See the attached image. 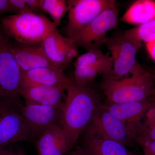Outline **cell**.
Here are the masks:
<instances>
[{"mask_svg":"<svg viewBox=\"0 0 155 155\" xmlns=\"http://www.w3.org/2000/svg\"><path fill=\"white\" fill-rule=\"evenodd\" d=\"M68 155H91L82 146H78L72 149Z\"/></svg>","mask_w":155,"mask_h":155,"instance_id":"obj_27","label":"cell"},{"mask_svg":"<svg viewBox=\"0 0 155 155\" xmlns=\"http://www.w3.org/2000/svg\"><path fill=\"white\" fill-rule=\"evenodd\" d=\"M146 48L151 58L155 61V39L147 43Z\"/></svg>","mask_w":155,"mask_h":155,"instance_id":"obj_28","label":"cell"},{"mask_svg":"<svg viewBox=\"0 0 155 155\" xmlns=\"http://www.w3.org/2000/svg\"><path fill=\"white\" fill-rule=\"evenodd\" d=\"M35 142L38 155H64L70 151L66 134L59 124L46 129Z\"/></svg>","mask_w":155,"mask_h":155,"instance_id":"obj_17","label":"cell"},{"mask_svg":"<svg viewBox=\"0 0 155 155\" xmlns=\"http://www.w3.org/2000/svg\"><path fill=\"white\" fill-rule=\"evenodd\" d=\"M14 155H25L21 151H15Z\"/></svg>","mask_w":155,"mask_h":155,"instance_id":"obj_30","label":"cell"},{"mask_svg":"<svg viewBox=\"0 0 155 155\" xmlns=\"http://www.w3.org/2000/svg\"><path fill=\"white\" fill-rule=\"evenodd\" d=\"M27 6L32 13L37 14L42 12L41 8V0H25Z\"/></svg>","mask_w":155,"mask_h":155,"instance_id":"obj_25","label":"cell"},{"mask_svg":"<svg viewBox=\"0 0 155 155\" xmlns=\"http://www.w3.org/2000/svg\"><path fill=\"white\" fill-rule=\"evenodd\" d=\"M67 3L68 21L63 31L69 38L84 28L106 9L116 5L114 0H69Z\"/></svg>","mask_w":155,"mask_h":155,"instance_id":"obj_8","label":"cell"},{"mask_svg":"<svg viewBox=\"0 0 155 155\" xmlns=\"http://www.w3.org/2000/svg\"><path fill=\"white\" fill-rule=\"evenodd\" d=\"M104 45L112 55V76L115 79H120L130 74L138 65L137 53L142 45L133 28L107 38Z\"/></svg>","mask_w":155,"mask_h":155,"instance_id":"obj_4","label":"cell"},{"mask_svg":"<svg viewBox=\"0 0 155 155\" xmlns=\"http://www.w3.org/2000/svg\"><path fill=\"white\" fill-rule=\"evenodd\" d=\"M101 104L99 92L91 83L81 84L69 77L59 124L65 132L70 150Z\"/></svg>","mask_w":155,"mask_h":155,"instance_id":"obj_1","label":"cell"},{"mask_svg":"<svg viewBox=\"0 0 155 155\" xmlns=\"http://www.w3.org/2000/svg\"><path fill=\"white\" fill-rule=\"evenodd\" d=\"M74 69V80L81 84H89L98 75H113V60L101 50L89 51L77 58Z\"/></svg>","mask_w":155,"mask_h":155,"instance_id":"obj_9","label":"cell"},{"mask_svg":"<svg viewBox=\"0 0 155 155\" xmlns=\"http://www.w3.org/2000/svg\"><path fill=\"white\" fill-rule=\"evenodd\" d=\"M119 10L117 5L106 9L71 39L77 47L87 51L101 50L107 34L118 23Z\"/></svg>","mask_w":155,"mask_h":155,"instance_id":"obj_7","label":"cell"},{"mask_svg":"<svg viewBox=\"0 0 155 155\" xmlns=\"http://www.w3.org/2000/svg\"><path fill=\"white\" fill-rule=\"evenodd\" d=\"M154 96L140 101L117 104L107 102L104 104L114 116L134 130L137 136L142 120Z\"/></svg>","mask_w":155,"mask_h":155,"instance_id":"obj_13","label":"cell"},{"mask_svg":"<svg viewBox=\"0 0 155 155\" xmlns=\"http://www.w3.org/2000/svg\"><path fill=\"white\" fill-rule=\"evenodd\" d=\"M133 28L142 41L147 43L155 39V19Z\"/></svg>","mask_w":155,"mask_h":155,"instance_id":"obj_22","label":"cell"},{"mask_svg":"<svg viewBox=\"0 0 155 155\" xmlns=\"http://www.w3.org/2000/svg\"><path fill=\"white\" fill-rule=\"evenodd\" d=\"M69 77L64 72L51 67L22 71L20 88L37 86H67Z\"/></svg>","mask_w":155,"mask_h":155,"instance_id":"obj_15","label":"cell"},{"mask_svg":"<svg viewBox=\"0 0 155 155\" xmlns=\"http://www.w3.org/2000/svg\"><path fill=\"white\" fill-rule=\"evenodd\" d=\"M22 105L0 100V147L28 141L21 114Z\"/></svg>","mask_w":155,"mask_h":155,"instance_id":"obj_10","label":"cell"},{"mask_svg":"<svg viewBox=\"0 0 155 155\" xmlns=\"http://www.w3.org/2000/svg\"><path fill=\"white\" fill-rule=\"evenodd\" d=\"M0 27L10 38L23 45L39 44L49 35L58 30L51 20L32 12L4 17Z\"/></svg>","mask_w":155,"mask_h":155,"instance_id":"obj_3","label":"cell"},{"mask_svg":"<svg viewBox=\"0 0 155 155\" xmlns=\"http://www.w3.org/2000/svg\"><path fill=\"white\" fill-rule=\"evenodd\" d=\"M83 133L84 137L110 140L125 146L137 138L135 131L114 116L102 104L97 108Z\"/></svg>","mask_w":155,"mask_h":155,"instance_id":"obj_5","label":"cell"},{"mask_svg":"<svg viewBox=\"0 0 155 155\" xmlns=\"http://www.w3.org/2000/svg\"><path fill=\"white\" fill-rule=\"evenodd\" d=\"M9 2L14 14L31 12L25 0H9Z\"/></svg>","mask_w":155,"mask_h":155,"instance_id":"obj_23","label":"cell"},{"mask_svg":"<svg viewBox=\"0 0 155 155\" xmlns=\"http://www.w3.org/2000/svg\"><path fill=\"white\" fill-rule=\"evenodd\" d=\"M152 74L153 78L155 84V73H151Z\"/></svg>","mask_w":155,"mask_h":155,"instance_id":"obj_31","label":"cell"},{"mask_svg":"<svg viewBox=\"0 0 155 155\" xmlns=\"http://www.w3.org/2000/svg\"><path fill=\"white\" fill-rule=\"evenodd\" d=\"M61 108L25 103L21 114L28 141H36L46 129L59 124Z\"/></svg>","mask_w":155,"mask_h":155,"instance_id":"obj_11","label":"cell"},{"mask_svg":"<svg viewBox=\"0 0 155 155\" xmlns=\"http://www.w3.org/2000/svg\"><path fill=\"white\" fill-rule=\"evenodd\" d=\"M130 77L115 79L112 75L103 77L101 87L107 102L123 103L144 101L155 96L152 74L139 64Z\"/></svg>","mask_w":155,"mask_h":155,"instance_id":"obj_2","label":"cell"},{"mask_svg":"<svg viewBox=\"0 0 155 155\" xmlns=\"http://www.w3.org/2000/svg\"><path fill=\"white\" fill-rule=\"evenodd\" d=\"M154 19L155 1L139 0L131 5L121 18V21L139 26Z\"/></svg>","mask_w":155,"mask_h":155,"instance_id":"obj_18","label":"cell"},{"mask_svg":"<svg viewBox=\"0 0 155 155\" xmlns=\"http://www.w3.org/2000/svg\"><path fill=\"white\" fill-rule=\"evenodd\" d=\"M155 140V96L137 130V138Z\"/></svg>","mask_w":155,"mask_h":155,"instance_id":"obj_20","label":"cell"},{"mask_svg":"<svg viewBox=\"0 0 155 155\" xmlns=\"http://www.w3.org/2000/svg\"><path fill=\"white\" fill-rule=\"evenodd\" d=\"M40 45L48 59L62 71L78 54V47L72 40L58 30L48 35Z\"/></svg>","mask_w":155,"mask_h":155,"instance_id":"obj_12","label":"cell"},{"mask_svg":"<svg viewBox=\"0 0 155 155\" xmlns=\"http://www.w3.org/2000/svg\"><path fill=\"white\" fill-rule=\"evenodd\" d=\"M67 86H37L20 88V96L25 103L62 108Z\"/></svg>","mask_w":155,"mask_h":155,"instance_id":"obj_16","label":"cell"},{"mask_svg":"<svg viewBox=\"0 0 155 155\" xmlns=\"http://www.w3.org/2000/svg\"><path fill=\"white\" fill-rule=\"evenodd\" d=\"M12 51L19 68L23 72L45 67L61 71L48 59L40 44H13Z\"/></svg>","mask_w":155,"mask_h":155,"instance_id":"obj_14","label":"cell"},{"mask_svg":"<svg viewBox=\"0 0 155 155\" xmlns=\"http://www.w3.org/2000/svg\"><path fill=\"white\" fill-rule=\"evenodd\" d=\"M82 146L91 155H133L124 145L110 140L84 137Z\"/></svg>","mask_w":155,"mask_h":155,"instance_id":"obj_19","label":"cell"},{"mask_svg":"<svg viewBox=\"0 0 155 155\" xmlns=\"http://www.w3.org/2000/svg\"><path fill=\"white\" fill-rule=\"evenodd\" d=\"M13 44L0 27V100L22 104L20 96L21 71L15 59Z\"/></svg>","mask_w":155,"mask_h":155,"instance_id":"obj_6","label":"cell"},{"mask_svg":"<svg viewBox=\"0 0 155 155\" xmlns=\"http://www.w3.org/2000/svg\"><path fill=\"white\" fill-rule=\"evenodd\" d=\"M42 12L49 15L51 21L57 27L61 25L62 19L67 12L68 7L67 1L65 0H41Z\"/></svg>","mask_w":155,"mask_h":155,"instance_id":"obj_21","label":"cell"},{"mask_svg":"<svg viewBox=\"0 0 155 155\" xmlns=\"http://www.w3.org/2000/svg\"><path fill=\"white\" fill-rule=\"evenodd\" d=\"M15 151L10 146L0 147V155H14Z\"/></svg>","mask_w":155,"mask_h":155,"instance_id":"obj_29","label":"cell"},{"mask_svg":"<svg viewBox=\"0 0 155 155\" xmlns=\"http://www.w3.org/2000/svg\"><path fill=\"white\" fill-rule=\"evenodd\" d=\"M7 13H13L9 0H0V16Z\"/></svg>","mask_w":155,"mask_h":155,"instance_id":"obj_26","label":"cell"},{"mask_svg":"<svg viewBox=\"0 0 155 155\" xmlns=\"http://www.w3.org/2000/svg\"><path fill=\"white\" fill-rule=\"evenodd\" d=\"M136 140L142 149L144 155H155V140L142 138Z\"/></svg>","mask_w":155,"mask_h":155,"instance_id":"obj_24","label":"cell"}]
</instances>
